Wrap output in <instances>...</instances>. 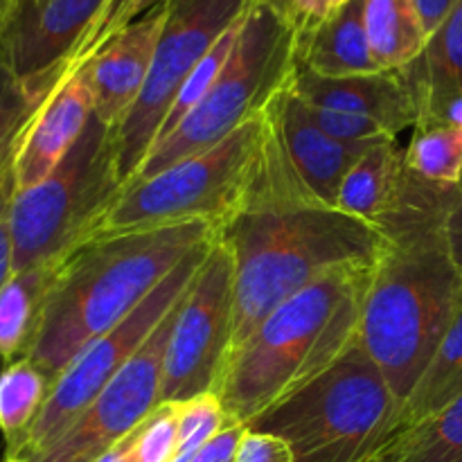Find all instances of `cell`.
Wrapping results in <instances>:
<instances>
[{"label": "cell", "mask_w": 462, "mask_h": 462, "mask_svg": "<svg viewBox=\"0 0 462 462\" xmlns=\"http://www.w3.org/2000/svg\"><path fill=\"white\" fill-rule=\"evenodd\" d=\"M365 32L382 70L409 68L429 41L415 0H365Z\"/></svg>", "instance_id": "7402d4cb"}, {"label": "cell", "mask_w": 462, "mask_h": 462, "mask_svg": "<svg viewBox=\"0 0 462 462\" xmlns=\"http://www.w3.org/2000/svg\"><path fill=\"white\" fill-rule=\"evenodd\" d=\"M134 433L129 438H125L122 442H117L111 451H106L102 458H97L95 462H134Z\"/></svg>", "instance_id": "8d00e7d4"}, {"label": "cell", "mask_w": 462, "mask_h": 462, "mask_svg": "<svg viewBox=\"0 0 462 462\" xmlns=\"http://www.w3.org/2000/svg\"><path fill=\"white\" fill-rule=\"evenodd\" d=\"M244 431H246L244 424L228 420V424L194 456L192 462H233Z\"/></svg>", "instance_id": "d6a6232c"}, {"label": "cell", "mask_w": 462, "mask_h": 462, "mask_svg": "<svg viewBox=\"0 0 462 462\" xmlns=\"http://www.w3.org/2000/svg\"><path fill=\"white\" fill-rule=\"evenodd\" d=\"M373 266L323 275L275 307L230 352L217 397L226 415L246 427L328 370L359 334Z\"/></svg>", "instance_id": "277c9868"}, {"label": "cell", "mask_w": 462, "mask_h": 462, "mask_svg": "<svg viewBox=\"0 0 462 462\" xmlns=\"http://www.w3.org/2000/svg\"><path fill=\"white\" fill-rule=\"evenodd\" d=\"M183 298L167 311L152 337L122 365L77 422L32 462H95L129 438L161 406L167 341Z\"/></svg>", "instance_id": "7c38bea8"}, {"label": "cell", "mask_w": 462, "mask_h": 462, "mask_svg": "<svg viewBox=\"0 0 462 462\" xmlns=\"http://www.w3.org/2000/svg\"><path fill=\"white\" fill-rule=\"evenodd\" d=\"M217 235L194 246L180 260V264L125 320H120L116 328L88 343L63 368V373L52 382L39 418L34 420L25 438L5 454L7 458L36 460L77 422V418L93 404L104 386L120 373L122 365L152 337L167 311L188 293Z\"/></svg>", "instance_id": "9c48e42d"}, {"label": "cell", "mask_w": 462, "mask_h": 462, "mask_svg": "<svg viewBox=\"0 0 462 462\" xmlns=\"http://www.w3.org/2000/svg\"><path fill=\"white\" fill-rule=\"evenodd\" d=\"M296 66V30L273 0H253L237 43L201 102L167 138L158 140L134 179L144 180L233 134L266 106ZM126 183V185H129Z\"/></svg>", "instance_id": "52a82bcc"}, {"label": "cell", "mask_w": 462, "mask_h": 462, "mask_svg": "<svg viewBox=\"0 0 462 462\" xmlns=\"http://www.w3.org/2000/svg\"><path fill=\"white\" fill-rule=\"evenodd\" d=\"M104 3L106 0H18L16 16L0 43V59L18 79H54Z\"/></svg>", "instance_id": "5bb4252c"}, {"label": "cell", "mask_w": 462, "mask_h": 462, "mask_svg": "<svg viewBox=\"0 0 462 462\" xmlns=\"http://www.w3.org/2000/svg\"><path fill=\"white\" fill-rule=\"evenodd\" d=\"M458 3L460 0H415V5L420 9V16H422L424 30H427L429 36L438 30V25L449 16L451 9Z\"/></svg>", "instance_id": "d590c367"}, {"label": "cell", "mask_w": 462, "mask_h": 462, "mask_svg": "<svg viewBox=\"0 0 462 462\" xmlns=\"http://www.w3.org/2000/svg\"><path fill=\"white\" fill-rule=\"evenodd\" d=\"M165 3H171V0H106L104 7L99 9L97 18L90 23L86 34L81 36L79 45L72 50L68 61L63 63V68L84 66L97 50H102L104 45H106V41H111L113 36L117 34V32H122L126 25H131V23L138 21L140 16L152 12L153 7Z\"/></svg>", "instance_id": "f1b7e54d"}, {"label": "cell", "mask_w": 462, "mask_h": 462, "mask_svg": "<svg viewBox=\"0 0 462 462\" xmlns=\"http://www.w3.org/2000/svg\"><path fill=\"white\" fill-rule=\"evenodd\" d=\"M458 395H462V311L406 397L400 431L431 418Z\"/></svg>", "instance_id": "603a6c76"}, {"label": "cell", "mask_w": 462, "mask_h": 462, "mask_svg": "<svg viewBox=\"0 0 462 462\" xmlns=\"http://www.w3.org/2000/svg\"><path fill=\"white\" fill-rule=\"evenodd\" d=\"M120 192L116 131L93 116L52 174L12 197L14 271L66 257L90 237Z\"/></svg>", "instance_id": "ba28073f"}, {"label": "cell", "mask_w": 462, "mask_h": 462, "mask_svg": "<svg viewBox=\"0 0 462 462\" xmlns=\"http://www.w3.org/2000/svg\"><path fill=\"white\" fill-rule=\"evenodd\" d=\"M16 5L18 0H0V43L12 27L14 16H16Z\"/></svg>", "instance_id": "74e56055"}, {"label": "cell", "mask_w": 462, "mask_h": 462, "mask_svg": "<svg viewBox=\"0 0 462 462\" xmlns=\"http://www.w3.org/2000/svg\"><path fill=\"white\" fill-rule=\"evenodd\" d=\"M52 382L30 359L18 356L0 370V431L5 436V454L25 438L39 418Z\"/></svg>", "instance_id": "d4e9b609"}, {"label": "cell", "mask_w": 462, "mask_h": 462, "mask_svg": "<svg viewBox=\"0 0 462 462\" xmlns=\"http://www.w3.org/2000/svg\"><path fill=\"white\" fill-rule=\"evenodd\" d=\"M264 135V108L215 147L122 188L90 237L203 221L219 233L242 210Z\"/></svg>", "instance_id": "8992f818"}, {"label": "cell", "mask_w": 462, "mask_h": 462, "mask_svg": "<svg viewBox=\"0 0 462 462\" xmlns=\"http://www.w3.org/2000/svg\"><path fill=\"white\" fill-rule=\"evenodd\" d=\"M409 185L404 149L397 140H379L350 167L338 192V208L368 224L383 226L397 215Z\"/></svg>", "instance_id": "ffe728a7"}, {"label": "cell", "mask_w": 462, "mask_h": 462, "mask_svg": "<svg viewBox=\"0 0 462 462\" xmlns=\"http://www.w3.org/2000/svg\"><path fill=\"white\" fill-rule=\"evenodd\" d=\"M219 239L235 266L237 350L275 310L323 275L374 266L388 237L368 221L319 201L302 183L264 111V135L242 210Z\"/></svg>", "instance_id": "6da1fadb"}, {"label": "cell", "mask_w": 462, "mask_h": 462, "mask_svg": "<svg viewBox=\"0 0 462 462\" xmlns=\"http://www.w3.org/2000/svg\"><path fill=\"white\" fill-rule=\"evenodd\" d=\"M406 167L420 179L447 188L462 183V125L431 122L415 129L404 149Z\"/></svg>", "instance_id": "484cf974"}, {"label": "cell", "mask_w": 462, "mask_h": 462, "mask_svg": "<svg viewBox=\"0 0 462 462\" xmlns=\"http://www.w3.org/2000/svg\"><path fill=\"white\" fill-rule=\"evenodd\" d=\"M460 189H462V183H460Z\"/></svg>", "instance_id": "60d3db41"}, {"label": "cell", "mask_w": 462, "mask_h": 462, "mask_svg": "<svg viewBox=\"0 0 462 462\" xmlns=\"http://www.w3.org/2000/svg\"><path fill=\"white\" fill-rule=\"evenodd\" d=\"M445 242L451 260L462 273V189L445 217Z\"/></svg>", "instance_id": "e575fe53"}, {"label": "cell", "mask_w": 462, "mask_h": 462, "mask_svg": "<svg viewBox=\"0 0 462 462\" xmlns=\"http://www.w3.org/2000/svg\"><path fill=\"white\" fill-rule=\"evenodd\" d=\"M291 79V77H289ZM284 81L273 97L266 102L264 111L271 125L278 131L293 167L302 183L310 188L319 201L338 208V192L350 167L374 143H343L332 138L316 125L314 116L300 97L293 93L291 81ZM388 140V138H386Z\"/></svg>", "instance_id": "9a60e30c"}, {"label": "cell", "mask_w": 462, "mask_h": 462, "mask_svg": "<svg viewBox=\"0 0 462 462\" xmlns=\"http://www.w3.org/2000/svg\"><path fill=\"white\" fill-rule=\"evenodd\" d=\"M404 72L418 97V126L449 122L456 108L462 106V0Z\"/></svg>", "instance_id": "d6986e66"}, {"label": "cell", "mask_w": 462, "mask_h": 462, "mask_svg": "<svg viewBox=\"0 0 462 462\" xmlns=\"http://www.w3.org/2000/svg\"><path fill=\"white\" fill-rule=\"evenodd\" d=\"M61 260L14 271L0 289V359L7 364L25 355Z\"/></svg>", "instance_id": "44dd1931"}, {"label": "cell", "mask_w": 462, "mask_h": 462, "mask_svg": "<svg viewBox=\"0 0 462 462\" xmlns=\"http://www.w3.org/2000/svg\"><path fill=\"white\" fill-rule=\"evenodd\" d=\"M296 66L319 77L383 72L370 52L365 0H347L319 25L296 34Z\"/></svg>", "instance_id": "ac0fdd59"}, {"label": "cell", "mask_w": 462, "mask_h": 462, "mask_svg": "<svg viewBox=\"0 0 462 462\" xmlns=\"http://www.w3.org/2000/svg\"><path fill=\"white\" fill-rule=\"evenodd\" d=\"M179 442V404L162 402L134 433V462H171Z\"/></svg>", "instance_id": "f546056e"}, {"label": "cell", "mask_w": 462, "mask_h": 462, "mask_svg": "<svg viewBox=\"0 0 462 462\" xmlns=\"http://www.w3.org/2000/svg\"><path fill=\"white\" fill-rule=\"evenodd\" d=\"M215 235L210 224L188 221L86 239L61 260L23 356L54 382L88 343L125 320L194 246Z\"/></svg>", "instance_id": "7a4b0ae2"}, {"label": "cell", "mask_w": 462, "mask_h": 462, "mask_svg": "<svg viewBox=\"0 0 462 462\" xmlns=\"http://www.w3.org/2000/svg\"><path fill=\"white\" fill-rule=\"evenodd\" d=\"M373 462H462V395L431 418L395 433Z\"/></svg>", "instance_id": "cb8c5ba5"}, {"label": "cell", "mask_w": 462, "mask_h": 462, "mask_svg": "<svg viewBox=\"0 0 462 462\" xmlns=\"http://www.w3.org/2000/svg\"><path fill=\"white\" fill-rule=\"evenodd\" d=\"M233 462H296V458L287 440L246 427Z\"/></svg>", "instance_id": "4dcf8cb0"}, {"label": "cell", "mask_w": 462, "mask_h": 462, "mask_svg": "<svg viewBox=\"0 0 462 462\" xmlns=\"http://www.w3.org/2000/svg\"><path fill=\"white\" fill-rule=\"evenodd\" d=\"M253 0H174L138 99L116 131L122 188L156 144L180 86Z\"/></svg>", "instance_id": "30bf717a"}, {"label": "cell", "mask_w": 462, "mask_h": 462, "mask_svg": "<svg viewBox=\"0 0 462 462\" xmlns=\"http://www.w3.org/2000/svg\"><path fill=\"white\" fill-rule=\"evenodd\" d=\"M93 116L95 97L86 68H63L14 144L9 161L14 194L48 179L75 147Z\"/></svg>", "instance_id": "4fadbf2b"}, {"label": "cell", "mask_w": 462, "mask_h": 462, "mask_svg": "<svg viewBox=\"0 0 462 462\" xmlns=\"http://www.w3.org/2000/svg\"><path fill=\"white\" fill-rule=\"evenodd\" d=\"M291 88L314 108L350 113L382 125L393 138L420 122L415 90L404 70H383L355 77H319L293 66Z\"/></svg>", "instance_id": "e0dca14e"}, {"label": "cell", "mask_w": 462, "mask_h": 462, "mask_svg": "<svg viewBox=\"0 0 462 462\" xmlns=\"http://www.w3.org/2000/svg\"><path fill=\"white\" fill-rule=\"evenodd\" d=\"M370 462H373V460H370Z\"/></svg>", "instance_id": "b9f144b4"}, {"label": "cell", "mask_w": 462, "mask_h": 462, "mask_svg": "<svg viewBox=\"0 0 462 462\" xmlns=\"http://www.w3.org/2000/svg\"><path fill=\"white\" fill-rule=\"evenodd\" d=\"M171 3L158 5L126 25L84 63L93 88L95 116L108 129L117 131L138 99L152 70L153 54L170 18Z\"/></svg>", "instance_id": "2e32d148"}, {"label": "cell", "mask_w": 462, "mask_h": 462, "mask_svg": "<svg viewBox=\"0 0 462 462\" xmlns=\"http://www.w3.org/2000/svg\"><path fill=\"white\" fill-rule=\"evenodd\" d=\"M287 16L296 34L311 30L325 18V0H273Z\"/></svg>", "instance_id": "836d02e7"}, {"label": "cell", "mask_w": 462, "mask_h": 462, "mask_svg": "<svg viewBox=\"0 0 462 462\" xmlns=\"http://www.w3.org/2000/svg\"><path fill=\"white\" fill-rule=\"evenodd\" d=\"M445 217L383 233L388 244L361 310L356 341L402 406L462 311V273L447 248Z\"/></svg>", "instance_id": "3957f363"}, {"label": "cell", "mask_w": 462, "mask_h": 462, "mask_svg": "<svg viewBox=\"0 0 462 462\" xmlns=\"http://www.w3.org/2000/svg\"><path fill=\"white\" fill-rule=\"evenodd\" d=\"M235 329V266L217 235L188 296L180 302L162 364L161 404H183L217 393Z\"/></svg>", "instance_id": "8fae6325"}, {"label": "cell", "mask_w": 462, "mask_h": 462, "mask_svg": "<svg viewBox=\"0 0 462 462\" xmlns=\"http://www.w3.org/2000/svg\"><path fill=\"white\" fill-rule=\"evenodd\" d=\"M347 0H325V16H329L332 12H337L338 7H343Z\"/></svg>", "instance_id": "f35d334b"}, {"label": "cell", "mask_w": 462, "mask_h": 462, "mask_svg": "<svg viewBox=\"0 0 462 462\" xmlns=\"http://www.w3.org/2000/svg\"><path fill=\"white\" fill-rule=\"evenodd\" d=\"M280 436L296 462H370L402 427V404L359 341L246 424Z\"/></svg>", "instance_id": "5b68a950"}, {"label": "cell", "mask_w": 462, "mask_h": 462, "mask_svg": "<svg viewBox=\"0 0 462 462\" xmlns=\"http://www.w3.org/2000/svg\"><path fill=\"white\" fill-rule=\"evenodd\" d=\"M3 462H27V460H23V458H7V456H5Z\"/></svg>", "instance_id": "ab89813d"}, {"label": "cell", "mask_w": 462, "mask_h": 462, "mask_svg": "<svg viewBox=\"0 0 462 462\" xmlns=\"http://www.w3.org/2000/svg\"><path fill=\"white\" fill-rule=\"evenodd\" d=\"M52 84L18 79L0 59V174L9 167L18 134Z\"/></svg>", "instance_id": "4316f807"}, {"label": "cell", "mask_w": 462, "mask_h": 462, "mask_svg": "<svg viewBox=\"0 0 462 462\" xmlns=\"http://www.w3.org/2000/svg\"><path fill=\"white\" fill-rule=\"evenodd\" d=\"M12 176L9 167L0 174V289L14 273V248L12 230H9V206H12Z\"/></svg>", "instance_id": "1f68e13d"}, {"label": "cell", "mask_w": 462, "mask_h": 462, "mask_svg": "<svg viewBox=\"0 0 462 462\" xmlns=\"http://www.w3.org/2000/svg\"><path fill=\"white\" fill-rule=\"evenodd\" d=\"M217 393L179 404V442L171 462H192L194 456L228 424Z\"/></svg>", "instance_id": "83f0119b"}]
</instances>
